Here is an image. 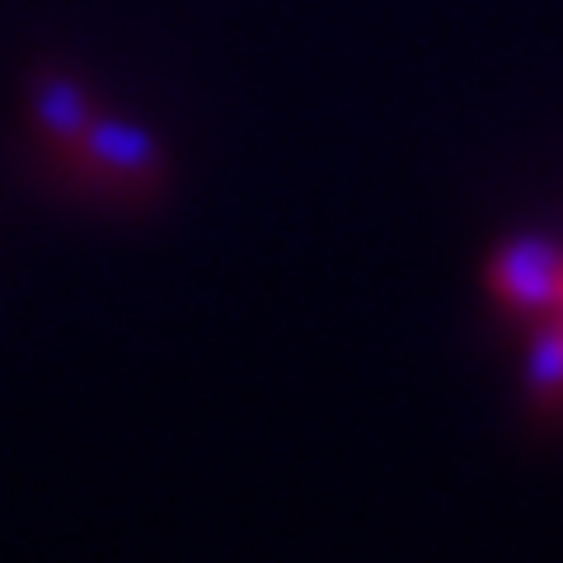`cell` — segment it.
I'll list each match as a JSON object with an SVG mask.
<instances>
[{
	"mask_svg": "<svg viewBox=\"0 0 563 563\" xmlns=\"http://www.w3.org/2000/svg\"><path fill=\"white\" fill-rule=\"evenodd\" d=\"M76 146L109 174H122V179H155V174H161L155 141L122 118H90V128H85Z\"/></svg>",
	"mask_w": 563,
	"mask_h": 563,
	"instance_id": "obj_2",
	"label": "cell"
},
{
	"mask_svg": "<svg viewBox=\"0 0 563 563\" xmlns=\"http://www.w3.org/2000/svg\"><path fill=\"white\" fill-rule=\"evenodd\" d=\"M488 287L503 296L507 306L544 310L563 301V250H554L540 235H521L507 250H498L488 268Z\"/></svg>",
	"mask_w": 563,
	"mask_h": 563,
	"instance_id": "obj_1",
	"label": "cell"
},
{
	"mask_svg": "<svg viewBox=\"0 0 563 563\" xmlns=\"http://www.w3.org/2000/svg\"><path fill=\"white\" fill-rule=\"evenodd\" d=\"M33 95H38V118L52 136H62V141L85 136V128H90V103H85L76 85L47 70V76H38V85H33Z\"/></svg>",
	"mask_w": 563,
	"mask_h": 563,
	"instance_id": "obj_3",
	"label": "cell"
}]
</instances>
